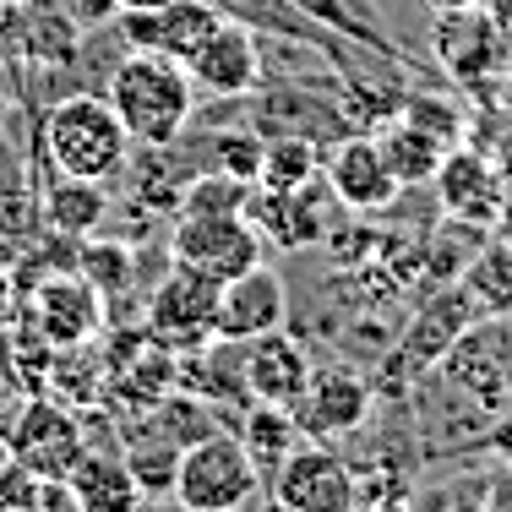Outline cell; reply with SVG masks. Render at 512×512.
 <instances>
[{
	"mask_svg": "<svg viewBox=\"0 0 512 512\" xmlns=\"http://www.w3.org/2000/svg\"><path fill=\"white\" fill-rule=\"evenodd\" d=\"M240 442H246V453L251 463L262 469V485L278 474V463H284L289 453L300 447V420H295V409H278V404H251L246 409V420H240Z\"/></svg>",
	"mask_w": 512,
	"mask_h": 512,
	"instance_id": "19",
	"label": "cell"
},
{
	"mask_svg": "<svg viewBox=\"0 0 512 512\" xmlns=\"http://www.w3.org/2000/svg\"><path fill=\"white\" fill-rule=\"evenodd\" d=\"M104 99L131 131V148H175L197 115V82L169 55H126Z\"/></svg>",
	"mask_w": 512,
	"mask_h": 512,
	"instance_id": "1",
	"label": "cell"
},
{
	"mask_svg": "<svg viewBox=\"0 0 512 512\" xmlns=\"http://www.w3.org/2000/svg\"><path fill=\"white\" fill-rule=\"evenodd\" d=\"M0 398H6V393H0Z\"/></svg>",
	"mask_w": 512,
	"mask_h": 512,
	"instance_id": "35",
	"label": "cell"
},
{
	"mask_svg": "<svg viewBox=\"0 0 512 512\" xmlns=\"http://www.w3.org/2000/svg\"><path fill=\"white\" fill-rule=\"evenodd\" d=\"M180 512H246L262 496V469L251 463L246 442L229 431H207L180 453L175 491Z\"/></svg>",
	"mask_w": 512,
	"mask_h": 512,
	"instance_id": "3",
	"label": "cell"
},
{
	"mask_svg": "<svg viewBox=\"0 0 512 512\" xmlns=\"http://www.w3.org/2000/svg\"><path fill=\"white\" fill-rule=\"evenodd\" d=\"M0 512H44V480L17 458H0Z\"/></svg>",
	"mask_w": 512,
	"mask_h": 512,
	"instance_id": "29",
	"label": "cell"
},
{
	"mask_svg": "<svg viewBox=\"0 0 512 512\" xmlns=\"http://www.w3.org/2000/svg\"><path fill=\"white\" fill-rule=\"evenodd\" d=\"M322 175V142L295 137V131H278L262 148V169H256V186L262 191H300Z\"/></svg>",
	"mask_w": 512,
	"mask_h": 512,
	"instance_id": "22",
	"label": "cell"
},
{
	"mask_svg": "<svg viewBox=\"0 0 512 512\" xmlns=\"http://www.w3.org/2000/svg\"><path fill=\"white\" fill-rule=\"evenodd\" d=\"M218 289L224 284L169 262L164 284L148 295V333L164 349H175V355L207 344V338H213V322H218Z\"/></svg>",
	"mask_w": 512,
	"mask_h": 512,
	"instance_id": "7",
	"label": "cell"
},
{
	"mask_svg": "<svg viewBox=\"0 0 512 512\" xmlns=\"http://www.w3.org/2000/svg\"><path fill=\"white\" fill-rule=\"evenodd\" d=\"M262 148H267V137H256V131H224V137L207 142L213 169H224L235 180H251V186H256V169H262Z\"/></svg>",
	"mask_w": 512,
	"mask_h": 512,
	"instance_id": "28",
	"label": "cell"
},
{
	"mask_svg": "<svg viewBox=\"0 0 512 512\" xmlns=\"http://www.w3.org/2000/svg\"><path fill=\"white\" fill-rule=\"evenodd\" d=\"M197 93H213V99H240L262 82V33L246 28V22L224 17L213 33L202 39V50L186 60Z\"/></svg>",
	"mask_w": 512,
	"mask_h": 512,
	"instance_id": "11",
	"label": "cell"
},
{
	"mask_svg": "<svg viewBox=\"0 0 512 512\" xmlns=\"http://www.w3.org/2000/svg\"><path fill=\"white\" fill-rule=\"evenodd\" d=\"M82 447H88L82 420L55 393H33L11 420V458L28 463L39 480H66L71 463L82 458Z\"/></svg>",
	"mask_w": 512,
	"mask_h": 512,
	"instance_id": "6",
	"label": "cell"
},
{
	"mask_svg": "<svg viewBox=\"0 0 512 512\" xmlns=\"http://www.w3.org/2000/svg\"><path fill=\"white\" fill-rule=\"evenodd\" d=\"M39 137H44V158L60 175H77V180H104L109 186L131 164V131L120 126L109 99H93V93L50 104Z\"/></svg>",
	"mask_w": 512,
	"mask_h": 512,
	"instance_id": "2",
	"label": "cell"
},
{
	"mask_svg": "<svg viewBox=\"0 0 512 512\" xmlns=\"http://www.w3.org/2000/svg\"><path fill=\"white\" fill-rule=\"evenodd\" d=\"M224 22L213 0H169L158 11H115V33L131 55H169L186 66L202 50V39Z\"/></svg>",
	"mask_w": 512,
	"mask_h": 512,
	"instance_id": "9",
	"label": "cell"
},
{
	"mask_svg": "<svg viewBox=\"0 0 512 512\" xmlns=\"http://www.w3.org/2000/svg\"><path fill=\"white\" fill-rule=\"evenodd\" d=\"M289 316V289L284 278L273 273L267 262L246 267L240 278H229L218 289V322H213V338H229V344H251L262 333H278Z\"/></svg>",
	"mask_w": 512,
	"mask_h": 512,
	"instance_id": "12",
	"label": "cell"
},
{
	"mask_svg": "<svg viewBox=\"0 0 512 512\" xmlns=\"http://www.w3.org/2000/svg\"><path fill=\"white\" fill-rule=\"evenodd\" d=\"M109 213V191L104 180H77V175H60L50 191L39 197V218L55 229L60 240H82L104 224Z\"/></svg>",
	"mask_w": 512,
	"mask_h": 512,
	"instance_id": "16",
	"label": "cell"
},
{
	"mask_svg": "<svg viewBox=\"0 0 512 512\" xmlns=\"http://www.w3.org/2000/svg\"><path fill=\"white\" fill-rule=\"evenodd\" d=\"M22 300H17V278L0 273V333H11V322H17Z\"/></svg>",
	"mask_w": 512,
	"mask_h": 512,
	"instance_id": "32",
	"label": "cell"
},
{
	"mask_svg": "<svg viewBox=\"0 0 512 512\" xmlns=\"http://www.w3.org/2000/svg\"><path fill=\"white\" fill-rule=\"evenodd\" d=\"M169 6V0H115V11H158Z\"/></svg>",
	"mask_w": 512,
	"mask_h": 512,
	"instance_id": "33",
	"label": "cell"
},
{
	"mask_svg": "<svg viewBox=\"0 0 512 512\" xmlns=\"http://www.w3.org/2000/svg\"><path fill=\"white\" fill-rule=\"evenodd\" d=\"M28 202V169H22V158L0 142V213H11V207Z\"/></svg>",
	"mask_w": 512,
	"mask_h": 512,
	"instance_id": "30",
	"label": "cell"
},
{
	"mask_svg": "<svg viewBox=\"0 0 512 512\" xmlns=\"http://www.w3.org/2000/svg\"><path fill=\"white\" fill-rule=\"evenodd\" d=\"M262 246L267 240L256 235L246 213H175V229H169V262L191 267L213 284H229L246 267H256Z\"/></svg>",
	"mask_w": 512,
	"mask_h": 512,
	"instance_id": "4",
	"label": "cell"
},
{
	"mask_svg": "<svg viewBox=\"0 0 512 512\" xmlns=\"http://www.w3.org/2000/svg\"><path fill=\"white\" fill-rule=\"evenodd\" d=\"M436 11H463V6H480V0H431Z\"/></svg>",
	"mask_w": 512,
	"mask_h": 512,
	"instance_id": "34",
	"label": "cell"
},
{
	"mask_svg": "<svg viewBox=\"0 0 512 512\" xmlns=\"http://www.w3.org/2000/svg\"><path fill=\"white\" fill-rule=\"evenodd\" d=\"M289 6L306 11L311 22H322V28L338 33V39L360 44V50L387 55V60H404V44H398L393 33H382V17H376L371 0H289Z\"/></svg>",
	"mask_w": 512,
	"mask_h": 512,
	"instance_id": "17",
	"label": "cell"
},
{
	"mask_svg": "<svg viewBox=\"0 0 512 512\" xmlns=\"http://www.w3.org/2000/svg\"><path fill=\"white\" fill-rule=\"evenodd\" d=\"M496 28L480 17V6H463V11H442V28H436V55H442L447 71L458 77H474L480 60L491 55Z\"/></svg>",
	"mask_w": 512,
	"mask_h": 512,
	"instance_id": "23",
	"label": "cell"
},
{
	"mask_svg": "<svg viewBox=\"0 0 512 512\" xmlns=\"http://www.w3.org/2000/svg\"><path fill=\"white\" fill-rule=\"evenodd\" d=\"M436 180H442V202L453 218L480 224V218L496 213V175L480 153H447L442 169H436Z\"/></svg>",
	"mask_w": 512,
	"mask_h": 512,
	"instance_id": "18",
	"label": "cell"
},
{
	"mask_svg": "<svg viewBox=\"0 0 512 512\" xmlns=\"http://www.w3.org/2000/svg\"><path fill=\"white\" fill-rule=\"evenodd\" d=\"M131 169V191L148 213H175L180 207V191H186L191 175H180V158L169 148H137V164Z\"/></svg>",
	"mask_w": 512,
	"mask_h": 512,
	"instance_id": "24",
	"label": "cell"
},
{
	"mask_svg": "<svg viewBox=\"0 0 512 512\" xmlns=\"http://www.w3.org/2000/svg\"><path fill=\"white\" fill-rule=\"evenodd\" d=\"M278 512H360V480L333 447H295L273 480Z\"/></svg>",
	"mask_w": 512,
	"mask_h": 512,
	"instance_id": "5",
	"label": "cell"
},
{
	"mask_svg": "<svg viewBox=\"0 0 512 512\" xmlns=\"http://www.w3.org/2000/svg\"><path fill=\"white\" fill-rule=\"evenodd\" d=\"M33 327L44 333L50 349H82L93 338H104V295L77 273V267H60L50 278H33Z\"/></svg>",
	"mask_w": 512,
	"mask_h": 512,
	"instance_id": "8",
	"label": "cell"
},
{
	"mask_svg": "<svg viewBox=\"0 0 512 512\" xmlns=\"http://www.w3.org/2000/svg\"><path fill=\"white\" fill-rule=\"evenodd\" d=\"M240 371H246V393L251 404H278V409H295L300 393L311 382V355L295 333H262L251 344H240Z\"/></svg>",
	"mask_w": 512,
	"mask_h": 512,
	"instance_id": "13",
	"label": "cell"
},
{
	"mask_svg": "<svg viewBox=\"0 0 512 512\" xmlns=\"http://www.w3.org/2000/svg\"><path fill=\"white\" fill-rule=\"evenodd\" d=\"M365 414H371V387H365L355 371H311L306 393H300V404H295L300 431L316 436V442L360 431Z\"/></svg>",
	"mask_w": 512,
	"mask_h": 512,
	"instance_id": "14",
	"label": "cell"
},
{
	"mask_svg": "<svg viewBox=\"0 0 512 512\" xmlns=\"http://www.w3.org/2000/svg\"><path fill=\"white\" fill-rule=\"evenodd\" d=\"M376 142H382L387 164H393V175L404 180V186H425V180H436L442 158L453 153V142L431 137L425 126H414V120H404V115H393V126H387Z\"/></svg>",
	"mask_w": 512,
	"mask_h": 512,
	"instance_id": "20",
	"label": "cell"
},
{
	"mask_svg": "<svg viewBox=\"0 0 512 512\" xmlns=\"http://www.w3.org/2000/svg\"><path fill=\"white\" fill-rule=\"evenodd\" d=\"M251 191H256L251 180H235V175H224V169H202V175L186 180L175 213H246Z\"/></svg>",
	"mask_w": 512,
	"mask_h": 512,
	"instance_id": "27",
	"label": "cell"
},
{
	"mask_svg": "<svg viewBox=\"0 0 512 512\" xmlns=\"http://www.w3.org/2000/svg\"><path fill=\"white\" fill-rule=\"evenodd\" d=\"M77 273L88 278L104 300H115L120 289H131V278H137V251H131L126 240H93V235H82L77 240Z\"/></svg>",
	"mask_w": 512,
	"mask_h": 512,
	"instance_id": "25",
	"label": "cell"
},
{
	"mask_svg": "<svg viewBox=\"0 0 512 512\" xmlns=\"http://www.w3.org/2000/svg\"><path fill=\"white\" fill-rule=\"evenodd\" d=\"M22 256H28V246H22V229L0 213V273H17Z\"/></svg>",
	"mask_w": 512,
	"mask_h": 512,
	"instance_id": "31",
	"label": "cell"
},
{
	"mask_svg": "<svg viewBox=\"0 0 512 512\" xmlns=\"http://www.w3.org/2000/svg\"><path fill=\"white\" fill-rule=\"evenodd\" d=\"M180 453L186 447H175V442H164V436H148V431H131V442H126V469L137 474V485H142V496H169L175 491V474H180Z\"/></svg>",
	"mask_w": 512,
	"mask_h": 512,
	"instance_id": "26",
	"label": "cell"
},
{
	"mask_svg": "<svg viewBox=\"0 0 512 512\" xmlns=\"http://www.w3.org/2000/svg\"><path fill=\"white\" fill-rule=\"evenodd\" d=\"M322 175H327L333 197L344 202L349 213H382V207H393L398 191H404V180L393 175L382 142L360 137V131H349V137H338L333 148H327Z\"/></svg>",
	"mask_w": 512,
	"mask_h": 512,
	"instance_id": "10",
	"label": "cell"
},
{
	"mask_svg": "<svg viewBox=\"0 0 512 512\" xmlns=\"http://www.w3.org/2000/svg\"><path fill=\"white\" fill-rule=\"evenodd\" d=\"M246 512H251V507H246Z\"/></svg>",
	"mask_w": 512,
	"mask_h": 512,
	"instance_id": "36",
	"label": "cell"
},
{
	"mask_svg": "<svg viewBox=\"0 0 512 512\" xmlns=\"http://www.w3.org/2000/svg\"><path fill=\"white\" fill-rule=\"evenodd\" d=\"M469 316H474V300L463 295V289H453V295L431 300L420 316H414V333L404 338V349L414 360H442L447 344H463V333H469Z\"/></svg>",
	"mask_w": 512,
	"mask_h": 512,
	"instance_id": "21",
	"label": "cell"
},
{
	"mask_svg": "<svg viewBox=\"0 0 512 512\" xmlns=\"http://www.w3.org/2000/svg\"><path fill=\"white\" fill-rule=\"evenodd\" d=\"M66 496L77 512H142V485L137 474L126 469V458L120 453H93V447H82V458L71 463L66 480Z\"/></svg>",
	"mask_w": 512,
	"mask_h": 512,
	"instance_id": "15",
	"label": "cell"
}]
</instances>
